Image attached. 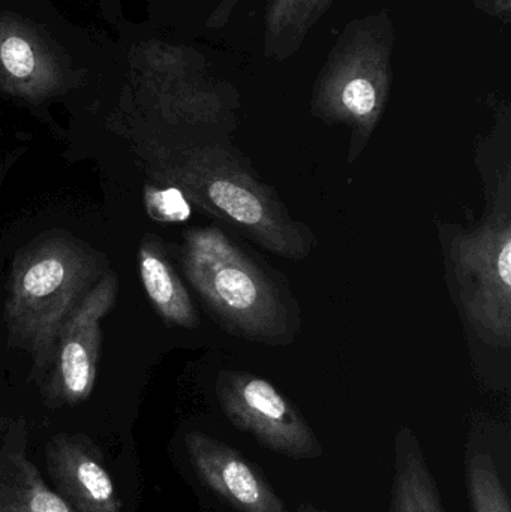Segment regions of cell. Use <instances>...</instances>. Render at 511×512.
Masks as SVG:
<instances>
[{"label":"cell","mask_w":511,"mask_h":512,"mask_svg":"<svg viewBox=\"0 0 511 512\" xmlns=\"http://www.w3.org/2000/svg\"><path fill=\"white\" fill-rule=\"evenodd\" d=\"M101 271L96 256L65 237L42 240L15 258L5 319L11 345L32 357L33 375L53 366L60 328Z\"/></svg>","instance_id":"obj_1"},{"label":"cell","mask_w":511,"mask_h":512,"mask_svg":"<svg viewBox=\"0 0 511 512\" xmlns=\"http://www.w3.org/2000/svg\"><path fill=\"white\" fill-rule=\"evenodd\" d=\"M183 268L195 291L237 333L272 340L287 330V312L275 286L222 231H189Z\"/></svg>","instance_id":"obj_2"},{"label":"cell","mask_w":511,"mask_h":512,"mask_svg":"<svg viewBox=\"0 0 511 512\" xmlns=\"http://www.w3.org/2000/svg\"><path fill=\"white\" fill-rule=\"evenodd\" d=\"M390 47L380 24H353L342 33L315 89V110L324 119L369 135L390 93Z\"/></svg>","instance_id":"obj_3"},{"label":"cell","mask_w":511,"mask_h":512,"mask_svg":"<svg viewBox=\"0 0 511 512\" xmlns=\"http://www.w3.org/2000/svg\"><path fill=\"white\" fill-rule=\"evenodd\" d=\"M189 182L215 212L273 254L305 258L309 240L294 224L270 189L252 179L233 158L222 153L198 155Z\"/></svg>","instance_id":"obj_4"},{"label":"cell","mask_w":511,"mask_h":512,"mask_svg":"<svg viewBox=\"0 0 511 512\" xmlns=\"http://www.w3.org/2000/svg\"><path fill=\"white\" fill-rule=\"evenodd\" d=\"M455 274L470 321L485 339L507 346L511 331V227L509 210L495 212L452 246Z\"/></svg>","instance_id":"obj_5"},{"label":"cell","mask_w":511,"mask_h":512,"mask_svg":"<svg viewBox=\"0 0 511 512\" xmlns=\"http://www.w3.org/2000/svg\"><path fill=\"white\" fill-rule=\"evenodd\" d=\"M216 394L231 424L267 450L293 460L323 456V445L308 421L266 379L245 372H222Z\"/></svg>","instance_id":"obj_6"},{"label":"cell","mask_w":511,"mask_h":512,"mask_svg":"<svg viewBox=\"0 0 511 512\" xmlns=\"http://www.w3.org/2000/svg\"><path fill=\"white\" fill-rule=\"evenodd\" d=\"M117 289V277L104 274L60 328L48 387L53 402L77 405L92 394L101 355L102 319L113 309Z\"/></svg>","instance_id":"obj_7"},{"label":"cell","mask_w":511,"mask_h":512,"mask_svg":"<svg viewBox=\"0 0 511 512\" xmlns=\"http://www.w3.org/2000/svg\"><path fill=\"white\" fill-rule=\"evenodd\" d=\"M186 451L198 480L237 512H291L260 468L239 450L206 435L191 432Z\"/></svg>","instance_id":"obj_8"},{"label":"cell","mask_w":511,"mask_h":512,"mask_svg":"<svg viewBox=\"0 0 511 512\" xmlns=\"http://www.w3.org/2000/svg\"><path fill=\"white\" fill-rule=\"evenodd\" d=\"M57 493L77 512H122L113 478L96 448L81 436L57 435L45 447Z\"/></svg>","instance_id":"obj_9"},{"label":"cell","mask_w":511,"mask_h":512,"mask_svg":"<svg viewBox=\"0 0 511 512\" xmlns=\"http://www.w3.org/2000/svg\"><path fill=\"white\" fill-rule=\"evenodd\" d=\"M62 69L50 48L32 29L0 18V90L27 99H41L62 86Z\"/></svg>","instance_id":"obj_10"},{"label":"cell","mask_w":511,"mask_h":512,"mask_svg":"<svg viewBox=\"0 0 511 512\" xmlns=\"http://www.w3.org/2000/svg\"><path fill=\"white\" fill-rule=\"evenodd\" d=\"M509 445L474 426L465 447V486L471 512H511Z\"/></svg>","instance_id":"obj_11"},{"label":"cell","mask_w":511,"mask_h":512,"mask_svg":"<svg viewBox=\"0 0 511 512\" xmlns=\"http://www.w3.org/2000/svg\"><path fill=\"white\" fill-rule=\"evenodd\" d=\"M393 454L389 512H449L417 436L402 429Z\"/></svg>","instance_id":"obj_12"},{"label":"cell","mask_w":511,"mask_h":512,"mask_svg":"<svg viewBox=\"0 0 511 512\" xmlns=\"http://www.w3.org/2000/svg\"><path fill=\"white\" fill-rule=\"evenodd\" d=\"M138 267L144 289L159 315L179 327L198 324L194 303L170 262L155 243L144 242L138 252Z\"/></svg>","instance_id":"obj_13"},{"label":"cell","mask_w":511,"mask_h":512,"mask_svg":"<svg viewBox=\"0 0 511 512\" xmlns=\"http://www.w3.org/2000/svg\"><path fill=\"white\" fill-rule=\"evenodd\" d=\"M0 512H77L42 480L23 454H9L0 466Z\"/></svg>","instance_id":"obj_14"},{"label":"cell","mask_w":511,"mask_h":512,"mask_svg":"<svg viewBox=\"0 0 511 512\" xmlns=\"http://www.w3.org/2000/svg\"><path fill=\"white\" fill-rule=\"evenodd\" d=\"M333 0H269L266 8V56L287 59Z\"/></svg>","instance_id":"obj_15"},{"label":"cell","mask_w":511,"mask_h":512,"mask_svg":"<svg viewBox=\"0 0 511 512\" xmlns=\"http://www.w3.org/2000/svg\"><path fill=\"white\" fill-rule=\"evenodd\" d=\"M144 203L153 219L162 222H183L191 216V207L179 189L147 188Z\"/></svg>","instance_id":"obj_16"},{"label":"cell","mask_w":511,"mask_h":512,"mask_svg":"<svg viewBox=\"0 0 511 512\" xmlns=\"http://www.w3.org/2000/svg\"><path fill=\"white\" fill-rule=\"evenodd\" d=\"M473 2L477 8L488 12L489 15L504 18V20L510 17L511 0H473Z\"/></svg>","instance_id":"obj_17"},{"label":"cell","mask_w":511,"mask_h":512,"mask_svg":"<svg viewBox=\"0 0 511 512\" xmlns=\"http://www.w3.org/2000/svg\"><path fill=\"white\" fill-rule=\"evenodd\" d=\"M297 512H327L326 510H321V508L315 507V505L308 504V502H303V504L299 505L297 508Z\"/></svg>","instance_id":"obj_18"}]
</instances>
